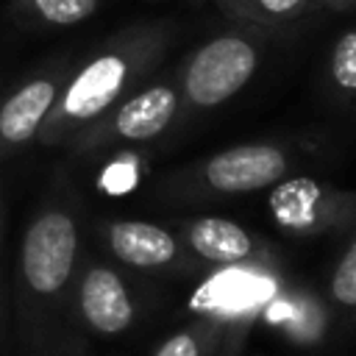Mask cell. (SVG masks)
I'll return each instance as SVG.
<instances>
[{
	"instance_id": "cell-13",
	"label": "cell",
	"mask_w": 356,
	"mask_h": 356,
	"mask_svg": "<svg viewBox=\"0 0 356 356\" xmlns=\"http://www.w3.org/2000/svg\"><path fill=\"white\" fill-rule=\"evenodd\" d=\"M225 337V325L211 317H195L189 325L172 331L161 345L153 350V356H217Z\"/></svg>"
},
{
	"instance_id": "cell-10",
	"label": "cell",
	"mask_w": 356,
	"mask_h": 356,
	"mask_svg": "<svg viewBox=\"0 0 356 356\" xmlns=\"http://www.w3.org/2000/svg\"><path fill=\"white\" fill-rule=\"evenodd\" d=\"M61 92L58 78L42 75L22 83L0 103V150L17 147L33 139Z\"/></svg>"
},
{
	"instance_id": "cell-16",
	"label": "cell",
	"mask_w": 356,
	"mask_h": 356,
	"mask_svg": "<svg viewBox=\"0 0 356 356\" xmlns=\"http://www.w3.org/2000/svg\"><path fill=\"white\" fill-rule=\"evenodd\" d=\"M328 298L339 309H356V236L339 256L328 278Z\"/></svg>"
},
{
	"instance_id": "cell-14",
	"label": "cell",
	"mask_w": 356,
	"mask_h": 356,
	"mask_svg": "<svg viewBox=\"0 0 356 356\" xmlns=\"http://www.w3.org/2000/svg\"><path fill=\"white\" fill-rule=\"evenodd\" d=\"M312 0H220V6L245 22L253 25H284L295 19Z\"/></svg>"
},
{
	"instance_id": "cell-18",
	"label": "cell",
	"mask_w": 356,
	"mask_h": 356,
	"mask_svg": "<svg viewBox=\"0 0 356 356\" xmlns=\"http://www.w3.org/2000/svg\"><path fill=\"white\" fill-rule=\"evenodd\" d=\"M320 6H334V8H342V6H353L356 0H317Z\"/></svg>"
},
{
	"instance_id": "cell-17",
	"label": "cell",
	"mask_w": 356,
	"mask_h": 356,
	"mask_svg": "<svg viewBox=\"0 0 356 356\" xmlns=\"http://www.w3.org/2000/svg\"><path fill=\"white\" fill-rule=\"evenodd\" d=\"M331 75L339 89L356 92V31H348L337 39L331 50Z\"/></svg>"
},
{
	"instance_id": "cell-1",
	"label": "cell",
	"mask_w": 356,
	"mask_h": 356,
	"mask_svg": "<svg viewBox=\"0 0 356 356\" xmlns=\"http://www.w3.org/2000/svg\"><path fill=\"white\" fill-rule=\"evenodd\" d=\"M78 225L64 209L39 211L22 236L19 281H22V331L31 356L47 348V325L53 323L75 273Z\"/></svg>"
},
{
	"instance_id": "cell-8",
	"label": "cell",
	"mask_w": 356,
	"mask_h": 356,
	"mask_svg": "<svg viewBox=\"0 0 356 356\" xmlns=\"http://www.w3.org/2000/svg\"><path fill=\"white\" fill-rule=\"evenodd\" d=\"M178 111V92L170 83H156L134 97H128L108 120V125L92 128L89 131V145L92 142H106V139H125V142H147L164 134Z\"/></svg>"
},
{
	"instance_id": "cell-3",
	"label": "cell",
	"mask_w": 356,
	"mask_h": 356,
	"mask_svg": "<svg viewBox=\"0 0 356 356\" xmlns=\"http://www.w3.org/2000/svg\"><path fill=\"white\" fill-rule=\"evenodd\" d=\"M275 292H278V284L261 267H256L253 261L234 264L195 292L192 312L225 325L220 353L234 356L245 328L261 314V309L275 298Z\"/></svg>"
},
{
	"instance_id": "cell-5",
	"label": "cell",
	"mask_w": 356,
	"mask_h": 356,
	"mask_svg": "<svg viewBox=\"0 0 356 356\" xmlns=\"http://www.w3.org/2000/svg\"><path fill=\"white\" fill-rule=\"evenodd\" d=\"M267 206L278 228L309 236L342 225L350 217V209H356V200L309 175H298L278 181L267 197Z\"/></svg>"
},
{
	"instance_id": "cell-4",
	"label": "cell",
	"mask_w": 356,
	"mask_h": 356,
	"mask_svg": "<svg viewBox=\"0 0 356 356\" xmlns=\"http://www.w3.org/2000/svg\"><path fill=\"white\" fill-rule=\"evenodd\" d=\"M259 50L245 36H214L200 44L184 67V95L197 108H211L234 97L256 72Z\"/></svg>"
},
{
	"instance_id": "cell-11",
	"label": "cell",
	"mask_w": 356,
	"mask_h": 356,
	"mask_svg": "<svg viewBox=\"0 0 356 356\" xmlns=\"http://www.w3.org/2000/svg\"><path fill=\"white\" fill-rule=\"evenodd\" d=\"M184 245L203 261L234 267V264H250L256 259V242L253 236L234 220L225 217H197L184 222L181 228Z\"/></svg>"
},
{
	"instance_id": "cell-15",
	"label": "cell",
	"mask_w": 356,
	"mask_h": 356,
	"mask_svg": "<svg viewBox=\"0 0 356 356\" xmlns=\"http://www.w3.org/2000/svg\"><path fill=\"white\" fill-rule=\"evenodd\" d=\"M100 0H22V6L42 22L56 28H70L89 19Z\"/></svg>"
},
{
	"instance_id": "cell-9",
	"label": "cell",
	"mask_w": 356,
	"mask_h": 356,
	"mask_svg": "<svg viewBox=\"0 0 356 356\" xmlns=\"http://www.w3.org/2000/svg\"><path fill=\"white\" fill-rule=\"evenodd\" d=\"M103 236L114 259L136 270H164L181 256L175 234L145 220H114L103 228Z\"/></svg>"
},
{
	"instance_id": "cell-2",
	"label": "cell",
	"mask_w": 356,
	"mask_h": 356,
	"mask_svg": "<svg viewBox=\"0 0 356 356\" xmlns=\"http://www.w3.org/2000/svg\"><path fill=\"white\" fill-rule=\"evenodd\" d=\"M156 50L159 39L153 33H145L97 53L61 86L36 136L44 145H53L81 134V128L100 120L108 106L131 86V81L147 70V61Z\"/></svg>"
},
{
	"instance_id": "cell-7",
	"label": "cell",
	"mask_w": 356,
	"mask_h": 356,
	"mask_svg": "<svg viewBox=\"0 0 356 356\" xmlns=\"http://www.w3.org/2000/svg\"><path fill=\"white\" fill-rule=\"evenodd\" d=\"M286 178V153L275 145H236L203 164V181L214 192L242 195L275 186Z\"/></svg>"
},
{
	"instance_id": "cell-12",
	"label": "cell",
	"mask_w": 356,
	"mask_h": 356,
	"mask_svg": "<svg viewBox=\"0 0 356 356\" xmlns=\"http://www.w3.org/2000/svg\"><path fill=\"white\" fill-rule=\"evenodd\" d=\"M259 317L295 348H314L328 331V312L323 300L306 289L275 292Z\"/></svg>"
},
{
	"instance_id": "cell-6",
	"label": "cell",
	"mask_w": 356,
	"mask_h": 356,
	"mask_svg": "<svg viewBox=\"0 0 356 356\" xmlns=\"http://www.w3.org/2000/svg\"><path fill=\"white\" fill-rule=\"evenodd\" d=\"M75 312L86 331L97 337H120L136 323V300L125 278L106 267L89 264L75 286Z\"/></svg>"
}]
</instances>
